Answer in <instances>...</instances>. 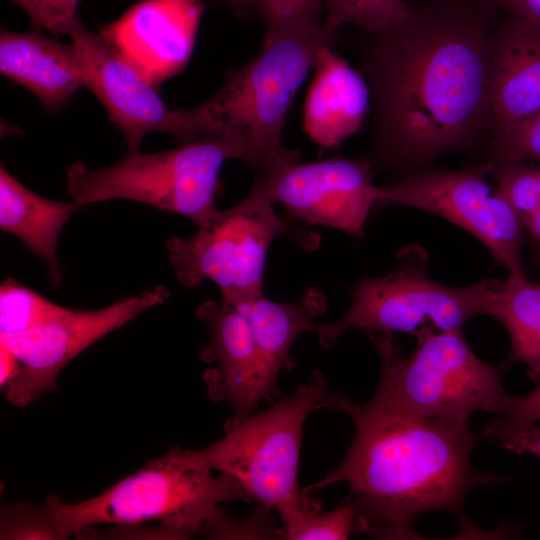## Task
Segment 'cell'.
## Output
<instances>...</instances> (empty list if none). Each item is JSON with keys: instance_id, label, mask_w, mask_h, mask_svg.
<instances>
[{"instance_id": "1", "label": "cell", "mask_w": 540, "mask_h": 540, "mask_svg": "<svg viewBox=\"0 0 540 540\" xmlns=\"http://www.w3.org/2000/svg\"><path fill=\"white\" fill-rule=\"evenodd\" d=\"M492 33L486 17L461 5L413 9L401 25L368 33L373 165L427 163L489 127Z\"/></svg>"}, {"instance_id": "2", "label": "cell", "mask_w": 540, "mask_h": 540, "mask_svg": "<svg viewBox=\"0 0 540 540\" xmlns=\"http://www.w3.org/2000/svg\"><path fill=\"white\" fill-rule=\"evenodd\" d=\"M323 408L350 416L353 441L337 468L302 491L346 482L356 507V533L417 539L414 521L433 510L451 512L465 525L469 491L501 481L472 469L471 452L482 436L469 423L417 417L330 391Z\"/></svg>"}, {"instance_id": "3", "label": "cell", "mask_w": 540, "mask_h": 540, "mask_svg": "<svg viewBox=\"0 0 540 540\" xmlns=\"http://www.w3.org/2000/svg\"><path fill=\"white\" fill-rule=\"evenodd\" d=\"M336 36L323 24L265 35L258 52L229 70L220 88L192 108L201 135L233 143L260 177L300 161L296 150L282 144V130L318 52Z\"/></svg>"}, {"instance_id": "4", "label": "cell", "mask_w": 540, "mask_h": 540, "mask_svg": "<svg viewBox=\"0 0 540 540\" xmlns=\"http://www.w3.org/2000/svg\"><path fill=\"white\" fill-rule=\"evenodd\" d=\"M212 470L198 450L173 447L99 495L75 503L50 495L45 501L63 539L98 524L152 521L163 539H187L202 532L219 504L249 501L237 480L224 473L214 477Z\"/></svg>"}, {"instance_id": "5", "label": "cell", "mask_w": 540, "mask_h": 540, "mask_svg": "<svg viewBox=\"0 0 540 540\" xmlns=\"http://www.w3.org/2000/svg\"><path fill=\"white\" fill-rule=\"evenodd\" d=\"M381 360V377L370 401L417 417L468 424L476 412L504 415L513 397L499 370L468 346L462 330H423L403 356L390 333L367 332Z\"/></svg>"}, {"instance_id": "6", "label": "cell", "mask_w": 540, "mask_h": 540, "mask_svg": "<svg viewBox=\"0 0 540 540\" xmlns=\"http://www.w3.org/2000/svg\"><path fill=\"white\" fill-rule=\"evenodd\" d=\"M231 159H240L233 143L204 135L167 151L127 152L108 167L90 168L76 161L66 171L67 192L81 207L129 200L184 215L202 227L218 210L219 175Z\"/></svg>"}, {"instance_id": "7", "label": "cell", "mask_w": 540, "mask_h": 540, "mask_svg": "<svg viewBox=\"0 0 540 540\" xmlns=\"http://www.w3.org/2000/svg\"><path fill=\"white\" fill-rule=\"evenodd\" d=\"M426 254L406 249L401 265L381 277H365L352 290V303L340 319L316 325L321 346L331 349L347 331L401 332L419 335L430 328L462 330L477 315H489L499 280L484 279L468 287H452L431 279Z\"/></svg>"}, {"instance_id": "8", "label": "cell", "mask_w": 540, "mask_h": 540, "mask_svg": "<svg viewBox=\"0 0 540 540\" xmlns=\"http://www.w3.org/2000/svg\"><path fill=\"white\" fill-rule=\"evenodd\" d=\"M273 204L257 178L241 202L217 210L195 234L170 237L166 251L177 280L186 288L213 281L225 304L263 291L266 256L277 235L287 234L307 249L316 245L309 233L293 231Z\"/></svg>"}, {"instance_id": "9", "label": "cell", "mask_w": 540, "mask_h": 540, "mask_svg": "<svg viewBox=\"0 0 540 540\" xmlns=\"http://www.w3.org/2000/svg\"><path fill=\"white\" fill-rule=\"evenodd\" d=\"M328 391L325 376L315 371L292 396L225 429L198 453L213 470L237 480L249 501L278 510L303 494L297 482L302 430Z\"/></svg>"}, {"instance_id": "10", "label": "cell", "mask_w": 540, "mask_h": 540, "mask_svg": "<svg viewBox=\"0 0 540 540\" xmlns=\"http://www.w3.org/2000/svg\"><path fill=\"white\" fill-rule=\"evenodd\" d=\"M489 161L457 170L427 169L380 187L376 207L407 206L435 214L472 234L508 275L525 274L522 223L487 182Z\"/></svg>"}, {"instance_id": "11", "label": "cell", "mask_w": 540, "mask_h": 540, "mask_svg": "<svg viewBox=\"0 0 540 540\" xmlns=\"http://www.w3.org/2000/svg\"><path fill=\"white\" fill-rule=\"evenodd\" d=\"M169 296L165 286L157 285L104 308H65L36 328L0 335V344L21 362L18 374L4 388L6 398L16 407H24L55 390L60 372L81 352L138 315L165 303Z\"/></svg>"}, {"instance_id": "12", "label": "cell", "mask_w": 540, "mask_h": 540, "mask_svg": "<svg viewBox=\"0 0 540 540\" xmlns=\"http://www.w3.org/2000/svg\"><path fill=\"white\" fill-rule=\"evenodd\" d=\"M68 35L78 54L84 87L106 109L109 120L123 134L127 152L139 151L143 138L153 132L174 136L187 144L200 138L190 109H171L156 86L131 62L92 33L80 16Z\"/></svg>"}, {"instance_id": "13", "label": "cell", "mask_w": 540, "mask_h": 540, "mask_svg": "<svg viewBox=\"0 0 540 540\" xmlns=\"http://www.w3.org/2000/svg\"><path fill=\"white\" fill-rule=\"evenodd\" d=\"M373 167L369 159L297 161L258 178L292 216L361 238L380 194Z\"/></svg>"}, {"instance_id": "14", "label": "cell", "mask_w": 540, "mask_h": 540, "mask_svg": "<svg viewBox=\"0 0 540 540\" xmlns=\"http://www.w3.org/2000/svg\"><path fill=\"white\" fill-rule=\"evenodd\" d=\"M204 8L202 0H144L97 34L158 86L188 64Z\"/></svg>"}, {"instance_id": "15", "label": "cell", "mask_w": 540, "mask_h": 540, "mask_svg": "<svg viewBox=\"0 0 540 540\" xmlns=\"http://www.w3.org/2000/svg\"><path fill=\"white\" fill-rule=\"evenodd\" d=\"M209 331L200 359L214 366L204 373L207 391L214 401H226L233 408L225 424L229 429L253 414L264 400L255 340L247 317L231 305L209 300L196 310Z\"/></svg>"}, {"instance_id": "16", "label": "cell", "mask_w": 540, "mask_h": 540, "mask_svg": "<svg viewBox=\"0 0 540 540\" xmlns=\"http://www.w3.org/2000/svg\"><path fill=\"white\" fill-rule=\"evenodd\" d=\"M489 127L499 139L540 112V25L514 16L490 45Z\"/></svg>"}, {"instance_id": "17", "label": "cell", "mask_w": 540, "mask_h": 540, "mask_svg": "<svg viewBox=\"0 0 540 540\" xmlns=\"http://www.w3.org/2000/svg\"><path fill=\"white\" fill-rule=\"evenodd\" d=\"M304 105L303 128L323 148H334L355 134L369 110L371 90L360 72L332 45L320 49Z\"/></svg>"}, {"instance_id": "18", "label": "cell", "mask_w": 540, "mask_h": 540, "mask_svg": "<svg viewBox=\"0 0 540 540\" xmlns=\"http://www.w3.org/2000/svg\"><path fill=\"white\" fill-rule=\"evenodd\" d=\"M0 72L33 93L51 115L57 114L84 87L81 63L73 44L67 45L40 31L1 29Z\"/></svg>"}, {"instance_id": "19", "label": "cell", "mask_w": 540, "mask_h": 540, "mask_svg": "<svg viewBox=\"0 0 540 540\" xmlns=\"http://www.w3.org/2000/svg\"><path fill=\"white\" fill-rule=\"evenodd\" d=\"M227 305L237 308L250 323L258 354L261 386L264 398L268 399L297 337L315 330L314 319L326 309L325 296L310 288L300 301L289 304L267 299L261 291Z\"/></svg>"}, {"instance_id": "20", "label": "cell", "mask_w": 540, "mask_h": 540, "mask_svg": "<svg viewBox=\"0 0 540 540\" xmlns=\"http://www.w3.org/2000/svg\"><path fill=\"white\" fill-rule=\"evenodd\" d=\"M80 208L72 200H51L34 193L3 165L0 167V229L16 236L33 255L48 264L51 285H58L63 279L57 259L61 232Z\"/></svg>"}, {"instance_id": "21", "label": "cell", "mask_w": 540, "mask_h": 540, "mask_svg": "<svg viewBox=\"0 0 540 540\" xmlns=\"http://www.w3.org/2000/svg\"><path fill=\"white\" fill-rule=\"evenodd\" d=\"M490 316L506 329L510 352L501 369L521 363L529 378L540 382V282L525 274L499 280Z\"/></svg>"}, {"instance_id": "22", "label": "cell", "mask_w": 540, "mask_h": 540, "mask_svg": "<svg viewBox=\"0 0 540 540\" xmlns=\"http://www.w3.org/2000/svg\"><path fill=\"white\" fill-rule=\"evenodd\" d=\"M277 512L283 522L282 539L343 540L356 533V507L349 497L336 509L322 513L320 504L303 492Z\"/></svg>"}, {"instance_id": "23", "label": "cell", "mask_w": 540, "mask_h": 540, "mask_svg": "<svg viewBox=\"0 0 540 540\" xmlns=\"http://www.w3.org/2000/svg\"><path fill=\"white\" fill-rule=\"evenodd\" d=\"M325 4L323 27L332 32L351 24L367 33H380L401 25L413 13L405 0H325Z\"/></svg>"}, {"instance_id": "24", "label": "cell", "mask_w": 540, "mask_h": 540, "mask_svg": "<svg viewBox=\"0 0 540 540\" xmlns=\"http://www.w3.org/2000/svg\"><path fill=\"white\" fill-rule=\"evenodd\" d=\"M66 307L7 277L0 286V335H14L55 318Z\"/></svg>"}, {"instance_id": "25", "label": "cell", "mask_w": 540, "mask_h": 540, "mask_svg": "<svg viewBox=\"0 0 540 540\" xmlns=\"http://www.w3.org/2000/svg\"><path fill=\"white\" fill-rule=\"evenodd\" d=\"M490 176L521 223L540 208V181L535 162L493 164Z\"/></svg>"}, {"instance_id": "26", "label": "cell", "mask_w": 540, "mask_h": 540, "mask_svg": "<svg viewBox=\"0 0 540 540\" xmlns=\"http://www.w3.org/2000/svg\"><path fill=\"white\" fill-rule=\"evenodd\" d=\"M0 539H63L55 517L45 501L41 505L14 503L1 509Z\"/></svg>"}, {"instance_id": "27", "label": "cell", "mask_w": 540, "mask_h": 540, "mask_svg": "<svg viewBox=\"0 0 540 540\" xmlns=\"http://www.w3.org/2000/svg\"><path fill=\"white\" fill-rule=\"evenodd\" d=\"M324 3L325 0H248L251 11L266 24L265 35L322 26Z\"/></svg>"}, {"instance_id": "28", "label": "cell", "mask_w": 540, "mask_h": 540, "mask_svg": "<svg viewBox=\"0 0 540 540\" xmlns=\"http://www.w3.org/2000/svg\"><path fill=\"white\" fill-rule=\"evenodd\" d=\"M270 509L259 504L254 513L243 519H232L219 509L202 532L210 539H282V528L274 525Z\"/></svg>"}, {"instance_id": "29", "label": "cell", "mask_w": 540, "mask_h": 540, "mask_svg": "<svg viewBox=\"0 0 540 540\" xmlns=\"http://www.w3.org/2000/svg\"><path fill=\"white\" fill-rule=\"evenodd\" d=\"M488 161L492 164L523 161L540 163V112L507 135L492 140Z\"/></svg>"}, {"instance_id": "30", "label": "cell", "mask_w": 540, "mask_h": 540, "mask_svg": "<svg viewBox=\"0 0 540 540\" xmlns=\"http://www.w3.org/2000/svg\"><path fill=\"white\" fill-rule=\"evenodd\" d=\"M19 6L31 24L53 34H68L79 16L80 0H9Z\"/></svg>"}, {"instance_id": "31", "label": "cell", "mask_w": 540, "mask_h": 540, "mask_svg": "<svg viewBox=\"0 0 540 540\" xmlns=\"http://www.w3.org/2000/svg\"><path fill=\"white\" fill-rule=\"evenodd\" d=\"M481 436L516 454H530L540 459V426L537 423L514 426L497 417L485 425Z\"/></svg>"}, {"instance_id": "32", "label": "cell", "mask_w": 540, "mask_h": 540, "mask_svg": "<svg viewBox=\"0 0 540 540\" xmlns=\"http://www.w3.org/2000/svg\"><path fill=\"white\" fill-rule=\"evenodd\" d=\"M527 394L513 397L508 411L498 416L504 423L514 426L534 424L540 421V382Z\"/></svg>"}, {"instance_id": "33", "label": "cell", "mask_w": 540, "mask_h": 540, "mask_svg": "<svg viewBox=\"0 0 540 540\" xmlns=\"http://www.w3.org/2000/svg\"><path fill=\"white\" fill-rule=\"evenodd\" d=\"M508 11L511 16L540 25V0H490Z\"/></svg>"}, {"instance_id": "34", "label": "cell", "mask_w": 540, "mask_h": 540, "mask_svg": "<svg viewBox=\"0 0 540 540\" xmlns=\"http://www.w3.org/2000/svg\"><path fill=\"white\" fill-rule=\"evenodd\" d=\"M21 362L6 346L0 344V384L5 388L18 374Z\"/></svg>"}, {"instance_id": "35", "label": "cell", "mask_w": 540, "mask_h": 540, "mask_svg": "<svg viewBox=\"0 0 540 540\" xmlns=\"http://www.w3.org/2000/svg\"><path fill=\"white\" fill-rule=\"evenodd\" d=\"M522 226L540 247V208L532 216L524 220Z\"/></svg>"}, {"instance_id": "36", "label": "cell", "mask_w": 540, "mask_h": 540, "mask_svg": "<svg viewBox=\"0 0 540 540\" xmlns=\"http://www.w3.org/2000/svg\"><path fill=\"white\" fill-rule=\"evenodd\" d=\"M222 3L227 5L232 11L237 15L246 16L251 13L248 0H220Z\"/></svg>"}, {"instance_id": "37", "label": "cell", "mask_w": 540, "mask_h": 540, "mask_svg": "<svg viewBox=\"0 0 540 540\" xmlns=\"http://www.w3.org/2000/svg\"><path fill=\"white\" fill-rule=\"evenodd\" d=\"M537 260L540 265V247L538 248V252H537Z\"/></svg>"}]
</instances>
